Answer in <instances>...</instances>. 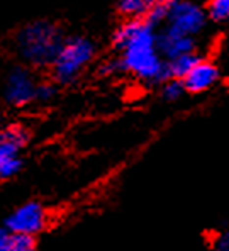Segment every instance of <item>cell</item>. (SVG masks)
<instances>
[{"mask_svg": "<svg viewBox=\"0 0 229 251\" xmlns=\"http://www.w3.org/2000/svg\"><path fill=\"white\" fill-rule=\"evenodd\" d=\"M121 70L148 83L167 82V66L158 50V34L146 19H127L114 32Z\"/></svg>", "mask_w": 229, "mask_h": 251, "instance_id": "cell-1", "label": "cell"}, {"mask_svg": "<svg viewBox=\"0 0 229 251\" xmlns=\"http://www.w3.org/2000/svg\"><path fill=\"white\" fill-rule=\"evenodd\" d=\"M65 38L61 29L50 21H34L19 31L17 50L32 66H51L60 53Z\"/></svg>", "mask_w": 229, "mask_h": 251, "instance_id": "cell-2", "label": "cell"}, {"mask_svg": "<svg viewBox=\"0 0 229 251\" xmlns=\"http://www.w3.org/2000/svg\"><path fill=\"white\" fill-rule=\"evenodd\" d=\"M95 56V44L83 36L65 39L56 60L53 61L54 80L60 83H72L90 65Z\"/></svg>", "mask_w": 229, "mask_h": 251, "instance_id": "cell-3", "label": "cell"}, {"mask_svg": "<svg viewBox=\"0 0 229 251\" xmlns=\"http://www.w3.org/2000/svg\"><path fill=\"white\" fill-rule=\"evenodd\" d=\"M27 143V132L21 126L0 129V178L16 175L22 167L21 150Z\"/></svg>", "mask_w": 229, "mask_h": 251, "instance_id": "cell-4", "label": "cell"}, {"mask_svg": "<svg viewBox=\"0 0 229 251\" xmlns=\"http://www.w3.org/2000/svg\"><path fill=\"white\" fill-rule=\"evenodd\" d=\"M168 27L194 38L205 24V12L194 2L180 0L168 7Z\"/></svg>", "mask_w": 229, "mask_h": 251, "instance_id": "cell-5", "label": "cell"}, {"mask_svg": "<svg viewBox=\"0 0 229 251\" xmlns=\"http://www.w3.org/2000/svg\"><path fill=\"white\" fill-rule=\"evenodd\" d=\"M46 210L38 202H25L7 217L5 227L12 234L34 236L46 227Z\"/></svg>", "mask_w": 229, "mask_h": 251, "instance_id": "cell-6", "label": "cell"}, {"mask_svg": "<svg viewBox=\"0 0 229 251\" xmlns=\"http://www.w3.org/2000/svg\"><path fill=\"white\" fill-rule=\"evenodd\" d=\"M36 82L25 68H14L7 76L5 99L12 105H25L36 99Z\"/></svg>", "mask_w": 229, "mask_h": 251, "instance_id": "cell-7", "label": "cell"}, {"mask_svg": "<svg viewBox=\"0 0 229 251\" xmlns=\"http://www.w3.org/2000/svg\"><path fill=\"white\" fill-rule=\"evenodd\" d=\"M194 38L182 34V32L175 31V29L167 27L158 36V50H160V54H163L167 60L182 56V54L187 53H194Z\"/></svg>", "mask_w": 229, "mask_h": 251, "instance_id": "cell-8", "label": "cell"}, {"mask_svg": "<svg viewBox=\"0 0 229 251\" xmlns=\"http://www.w3.org/2000/svg\"><path fill=\"white\" fill-rule=\"evenodd\" d=\"M217 78H219L217 66L210 61L199 60L197 65L190 70V73H188L182 82L185 85L187 92L199 94V92H204L212 87V85L217 82Z\"/></svg>", "mask_w": 229, "mask_h": 251, "instance_id": "cell-9", "label": "cell"}, {"mask_svg": "<svg viewBox=\"0 0 229 251\" xmlns=\"http://www.w3.org/2000/svg\"><path fill=\"white\" fill-rule=\"evenodd\" d=\"M197 63H199V56L195 53H187V54H182V56L167 60L165 61V66H167V78L183 80Z\"/></svg>", "mask_w": 229, "mask_h": 251, "instance_id": "cell-10", "label": "cell"}, {"mask_svg": "<svg viewBox=\"0 0 229 251\" xmlns=\"http://www.w3.org/2000/svg\"><path fill=\"white\" fill-rule=\"evenodd\" d=\"M158 2L160 0H119L117 7H119V12L127 19H141V17H146L151 7Z\"/></svg>", "mask_w": 229, "mask_h": 251, "instance_id": "cell-11", "label": "cell"}, {"mask_svg": "<svg viewBox=\"0 0 229 251\" xmlns=\"http://www.w3.org/2000/svg\"><path fill=\"white\" fill-rule=\"evenodd\" d=\"M207 14L210 19L217 22L229 19V0H210Z\"/></svg>", "mask_w": 229, "mask_h": 251, "instance_id": "cell-12", "label": "cell"}, {"mask_svg": "<svg viewBox=\"0 0 229 251\" xmlns=\"http://www.w3.org/2000/svg\"><path fill=\"white\" fill-rule=\"evenodd\" d=\"M185 92V85L182 80L170 78L167 82H163V88H161V94L167 100H177V99L182 97V94Z\"/></svg>", "mask_w": 229, "mask_h": 251, "instance_id": "cell-13", "label": "cell"}, {"mask_svg": "<svg viewBox=\"0 0 229 251\" xmlns=\"http://www.w3.org/2000/svg\"><path fill=\"white\" fill-rule=\"evenodd\" d=\"M34 250H36V243H34V238H32V236L12 234L9 251H34Z\"/></svg>", "mask_w": 229, "mask_h": 251, "instance_id": "cell-14", "label": "cell"}, {"mask_svg": "<svg viewBox=\"0 0 229 251\" xmlns=\"http://www.w3.org/2000/svg\"><path fill=\"white\" fill-rule=\"evenodd\" d=\"M56 95V87L53 83H39L36 87V100L48 102Z\"/></svg>", "mask_w": 229, "mask_h": 251, "instance_id": "cell-15", "label": "cell"}, {"mask_svg": "<svg viewBox=\"0 0 229 251\" xmlns=\"http://www.w3.org/2000/svg\"><path fill=\"white\" fill-rule=\"evenodd\" d=\"M10 239H12V232L7 227H0V251H9Z\"/></svg>", "mask_w": 229, "mask_h": 251, "instance_id": "cell-16", "label": "cell"}, {"mask_svg": "<svg viewBox=\"0 0 229 251\" xmlns=\"http://www.w3.org/2000/svg\"><path fill=\"white\" fill-rule=\"evenodd\" d=\"M216 251H229V229L217 238L216 241Z\"/></svg>", "mask_w": 229, "mask_h": 251, "instance_id": "cell-17", "label": "cell"}, {"mask_svg": "<svg viewBox=\"0 0 229 251\" xmlns=\"http://www.w3.org/2000/svg\"><path fill=\"white\" fill-rule=\"evenodd\" d=\"M163 2H167V3H175V2H180V0H163Z\"/></svg>", "mask_w": 229, "mask_h": 251, "instance_id": "cell-18", "label": "cell"}]
</instances>
